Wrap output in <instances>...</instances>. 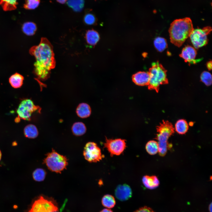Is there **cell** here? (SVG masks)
<instances>
[{
    "label": "cell",
    "instance_id": "cell-1",
    "mask_svg": "<svg viewBox=\"0 0 212 212\" xmlns=\"http://www.w3.org/2000/svg\"><path fill=\"white\" fill-rule=\"evenodd\" d=\"M30 54L34 57V72L38 79L45 80L49 77L51 70L56 65L53 47L46 38L41 39L39 44L31 47Z\"/></svg>",
    "mask_w": 212,
    "mask_h": 212
},
{
    "label": "cell",
    "instance_id": "cell-2",
    "mask_svg": "<svg viewBox=\"0 0 212 212\" xmlns=\"http://www.w3.org/2000/svg\"><path fill=\"white\" fill-rule=\"evenodd\" d=\"M194 29L191 19H176L170 24L168 31L171 43L180 47L190 37Z\"/></svg>",
    "mask_w": 212,
    "mask_h": 212
},
{
    "label": "cell",
    "instance_id": "cell-3",
    "mask_svg": "<svg viewBox=\"0 0 212 212\" xmlns=\"http://www.w3.org/2000/svg\"><path fill=\"white\" fill-rule=\"evenodd\" d=\"M166 72L167 70L158 61L153 62L148 72L150 77L148 89L155 90L158 92L160 85L168 84Z\"/></svg>",
    "mask_w": 212,
    "mask_h": 212
},
{
    "label": "cell",
    "instance_id": "cell-4",
    "mask_svg": "<svg viewBox=\"0 0 212 212\" xmlns=\"http://www.w3.org/2000/svg\"><path fill=\"white\" fill-rule=\"evenodd\" d=\"M174 128L171 123L168 121L163 120L157 127L158 133L156 139L158 145V153L162 156L166 154L169 146L168 140L174 132Z\"/></svg>",
    "mask_w": 212,
    "mask_h": 212
},
{
    "label": "cell",
    "instance_id": "cell-5",
    "mask_svg": "<svg viewBox=\"0 0 212 212\" xmlns=\"http://www.w3.org/2000/svg\"><path fill=\"white\" fill-rule=\"evenodd\" d=\"M46 156L43 160V163L50 170L61 173L62 171L66 169L68 160L66 156L59 154L53 149Z\"/></svg>",
    "mask_w": 212,
    "mask_h": 212
},
{
    "label": "cell",
    "instance_id": "cell-6",
    "mask_svg": "<svg viewBox=\"0 0 212 212\" xmlns=\"http://www.w3.org/2000/svg\"><path fill=\"white\" fill-rule=\"evenodd\" d=\"M39 109L40 107L35 105L31 100L24 99L21 102L16 110L18 117L15 121L17 122L20 119L30 120L33 113Z\"/></svg>",
    "mask_w": 212,
    "mask_h": 212
},
{
    "label": "cell",
    "instance_id": "cell-7",
    "mask_svg": "<svg viewBox=\"0 0 212 212\" xmlns=\"http://www.w3.org/2000/svg\"><path fill=\"white\" fill-rule=\"evenodd\" d=\"M58 208L51 200L40 196L32 204L28 212H57Z\"/></svg>",
    "mask_w": 212,
    "mask_h": 212
},
{
    "label": "cell",
    "instance_id": "cell-8",
    "mask_svg": "<svg viewBox=\"0 0 212 212\" xmlns=\"http://www.w3.org/2000/svg\"><path fill=\"white\" fill-rule=\"evenodd\" d=\"M211 30V28L209 26L193 30L189 37L195 48L198 49L208 44L207 35Z\"/></svg>",
    "mask_w": 212,
    "mask_h": 212
},
{
    "label": "cell",
    "instance_id": "cell-9",
    "mask_svg": "<svg viewBox=\"0 0 212 212\" xmlns=\"http://www.w3.org/2000/svg\"><path fill=\"white\" fill-rule=\"evenodd\" d=\"M83 155L85 158L90 163L100 161L104 158L101 150L97 144L94 142H88L84 149Z\"/></svg>",
    "mask_w": 212,
    "mask_h": 212
},
{
    "label": "cell",
    "instance_id": "cell-10",
    "mask_svg": "<svg viewBox=\"0 0 212 212\" xmlns=\"http://www.w3.org/2000/svg\"><path fill=\"white\" fill-rule=\"evenodd\" d=\"M126 147L125 140L121 139H112L106 138L104 143V148H106L111 156L120 155Z\"/></svg>",
    "mask_w": 212,
    "mask_h": 212
},
{
    "label": "cell",
    "instance_id": "cell-11",
    "mask_svg": "<svg viewBox=\"0 0 212 212\" xmlns=\"http://www.w3.org/2000/svg\"><path fill=\"white\" fill-rule=\"evenodd\" d=\"M115 193L117 199L123 201L127 200L131 197L132 191L129 186L123 184L117 186L115 190Z\"/></svg>",
    "mask_w": 212,
    "mask_h": 212
},
{
    "label": "cell",
    "instance_id": "cell-12",
    "mask_svg": "<svg viewBox=\"0 0 212 212\" xmlns=\"http://www.w3.org/2000/svg\"><path fill=\"white\" fill-rule=\"evenodd\" d=\"M196 54L197 51L195 48L191 46L187 45L183 48L179 56L186 62L193 63H196L195 59Z\"/></svg>",
    "mask_w": 212,
    "mask_h": 212
},
{
    "label": "cell",
    "instance_id": "cell-13",
    "mask_svg": "<svg viewBox=\"0 0 212 212\" xmlns=\"http://www.w3.org/2000/svg\"><path fill=\"white\" fill-rule=\"evenodd\" d=\"M132 80L136 85L140 86L148 85L149 81L148 72H139L133 74Z\"/></svg>",
    "mask_w": 212,
    "mask_h": 212
},
{
    "label": "cell",
    "instance_id": "cell-14",
    "mask_svg": "<svg viewBox=\"0 0 212 212\" xmlns=\"http://www.w3.org/2000/svg\"><path fill=\"white\" fill-rule=\"evenodd\" d=\"M142 181L144 186L147 188L150 189L156 188L160 183L158 178L154 175H145L142 178Z\"/></svg>",
    "mask_w": 212,
    "mask_h": 212
},
{
    "label": "cell",
    "instance_id": "cell-15",
    "mask_svg": "<svg viewBox=\"0 0 212 212\" xmlns=\"http://www.w3.org/2000/svg\"><path fill=\"white\" fill-rule=\"evenodd\" d=\"M85 38L87 43L89 45L94 46L99 41L100 37L99 34L96 31L91 29L87 32Z\"/></svg>",
    "mask_w": 212,
    "mask_h": 212
},
{
    "label": "cell",
    "instance_id": "cell-16",
    "mask_svg": "<svg viewBox=\"0 0 212 212\" xmlns=\"http://www.w3.org/2000/svg\"><path fill=\"white\" fill-rule=\"evenodd\" d=\"M76 112L79 117L82 118H86L91 114V108L88 104L82 103L79 104L77 107Z\"/></svg>",
    "mask_w": 212,
    "mask_h": 212
},
{
    "label": "cell",
    "instance_id": "cell-17",
    "mask_svg": "<svg viewBox=\"0 0 212 212\" xmlns=\"http://www.w3.org/2000/svg\"><path fill=\"white\" fill-rule=\"evenodd\" d=\"M24 80V77L18 73L11 75L9 78V82L12 87L18 88L22 85Z\"/></svg>",
    "mask_w": 212,
    "mask_h": 212
},
{
    "label": "cell",
    "instance_id": "cell-18",
    "mask_svg": "<svg viewBox=\"0 0 212 212\" xmlns=\"http://www.w3.org/2000/svg\"><path fill=\"white\" fill-rule=\"evenodd\" d=\"M24 132L26 137L30 139H34L37 138L39 134L37 127L32 124L26 125L24 128Z\"/></svg>",
    "mask_w": 212,
    "mask_h": 212
},
{
    "label": "cell",
    "instance_id": "cell-19",
    "mask_svg": "<svg viewBox=\"0 0 212 212\" xmlns=\"http://www.w3.org/2000/svg\"><path fill=\"white\" fill-rule=\"evenodd\" d=\"M86 130L85 125L81 122L74 123L72 127L73 134L76 136H80L83 135L86 132Z\"/></svg>",
    "mask_w": 212,
    "mask_h": 212
},
{
    "label": "cell",
    "instance_id": "cell-20",
    "mask_svg": "<svg viewBox=\"0 0 212 212\" xmlns=\"http://www.w3.org/2000/svg\"><path fill=\"white\" fill-rule=\"evenodd\" d=\"M67 6L74 11L79 12L83 9L85 4L84 0H68Z\"/></svg>",
    "mask_w": 212,
    "mask_h": 212
},
{
    "label": "cell",
    "instance_id": "cell-21",
    "mask_svg": "<svg viewBox=\"0 0 212 212\" xmlns=\"http://www.w3.org/2000/svg\"><path fill=\"white\" fill-rule=\"evenodd\" d=\"M22 29L24 34L28 36H32L37 30L36 24L32 22H27L24 23L22 26Z\"/></svg>",
    "mask_w": 212,
    "mask_h": 212
},
{
    "label": "cell",
    "instance_id": "cell-22",
    "mask_svg": "<svg viewBox=\"0 0 212 212\" xmlns=\"http://www.w3.org/2000/svg\"><path fill=\"white\" fill-rule=\"evenodd\" d=\"M18 0H0V5L5 11L15 9L18 4Z\"/></svg>",
    "mask_w": 212,
    "mask_h": 212
},
{
    "label": "cell",
    "instance_id": "cell-23",
    "mask_svg": "<svg viewBox=\"0 0 212 212\" xmlns=\"http://www.w3.org/2000/svg\"><path fill=\"white\" fill-rule=\"evenodd\" d=\"M175 128L176 131L179 134H183L188 131V124L184 120L180 119L176 122Z\"/></svg>",
    "mask_w": 212,
    "mask_h": 212
},
{
    "label": "cell",
    "instance_id": "cell-24",
    "mask_svg": "<svg viewBox=\"0 0 212 212\" xmlns=\"http://www.w3.org/2000/svg\"><path fill=\"white\" fill-rule=\"evenodd\" d=\"M102 203L105 207L110 209L114 207L116 204V201L113 196L110 194H106L102 198Z\"/></svg>",
    "mask_w": 212,
    "mask_h": 212
},
{
    "label": "cell",
    "instance_id": "cell-25",
    "mask_svg": "<svg viewBox=\"0 0 212 212\" xmlns=\"http://www.w3.org/2000/svg\"><path fill=\"white\" fill-rule=\"evenodd\" d=\"M154 44L156 49L160 52H163L168 47L166 39L160 37H157L155 39Z\"/></svg>",
    "mask_w": 212,
    "mask_h": 212
},
{
    "label": "cell",
    "instance_id": "cell-26",
    "mask_svg": "<svg viewBox=\"0 0 212 212\" xmlns=\"http://www.w3.org/2000/svg\"><path fill=\"white\" fill-rule=\"evenodd\" d=\"M145 149L147 152L150 155H154L158 151V145L157 142L150 140L146 144Z\"/></svg>",
    "mask_w": 212,
    "mask_h": 212
},
{
    "label": "cell",
    "instance_id": "cell-27",
    "mask_svg": "<svg viewBox=\"0 0 212 212\" xmlns=\"http://www.w3.org/2000/svg\"><path fill=\"white\" fill-rule=\"evenodd\" d=\"M46 172L44 169L38 168L35 170L33 173L32 176L33 179L36 181H42L45 179Z\"/></svg>",
    "mask_w": 212,
    "mask_h": 212
},
{
    "label": "cell",
    "instance_id": "cell-28",
    "mask_svg": "<svg viewBox=\"0 0 212 212\" xmlns=\"http://www.w3.org/2000/svg\"><path fill=\"white\" fill-rule=\"evenodd\" d=\"M85 14L83 21L87 25H94L96 23L97 19L94 14L87 11Z\"/></svg>",
    "mask_w": 212,
    "mask_h": 212
},
{
    "label": "cell",
    "instance_id": "cell-29",
    "mask_svg": "<svg viewBox=\"0 0 212 212\" xmlns=\"http://www.w3.org/2000/svg\"><path fill=\"white\" fill-rule=\"evenodd\" d=\"M201 81L207 86L211 85L212 84V75L211 73L207 71L203 72L201 74Z\"/></svg>",
    "mask_w": 212,
    "mask_h": 212
},
{
    "label": "cell",
    "instance_id": "cell-30",
    "mask_svg": "<svg viewBox=\"0 0 212 212\" xmlns=\"http://www.w3.org/2000/svg\"><path fill=\"white\" fill-rule=\"evenodd\" d=\"M40 0H25L24 7L27 9H34L39 6Z\"/></svg>",
    "mask_w": 212,
    "mask_h": 212
},
{
    "label": "cell",
    "instance_id": "cell-31",
    "mask_svg": "<svg viewBox=\"0 0 212 212\" xmlns=\"http://www.w3.org/2000/svg\"><path fill=\"white\" fill-rule=\"evenodd\" d=\"M134 212H154L150 208L144 206L139 208Z\"/></svg>",
    "mask_w": 212,
    "mask_h": 212
},
{
    "label": "cell",
    "instance_id": "cell-32",
    "mask_svg": "<svg viewBox=\"0 0 212 212\" xmlns=\"http://www.w3.org/2000/svg\"><path fill=\"white\" fill-rule=\"evenodd\" d=\"M207 67L209 70H211L212 69V62L211 61L208 62L207 64Z\"/></svg>",
    "mask_w": 212,
    "mask_h": 212
},
{
    "label": "cell",
    "instance_id": "cell-33",
    "mask_svg": "<svg viewBox=\"0 0 212 212\" xmlns=\"http://www.w3.org/2000/svg\"><path fill=\"white\" fill-rule=\"evenodd\" d=\"M100 212H113L110 209L106 208H104Z\"/></svg>",
    "mask_w": 212,
    "mask_h": 212
},
{
    "label": "cell",
    "instance_id": "cell-34",
    "mask_svg": "<svg viewBox=\"0 0 212 212\" xmlns=\"http://www.w3.org/2000/svg\"><path fill=\"white\" fill-rule=\"evenodd\" d=\"M68 0H56L58 3L61 4H64L67 2Z\"/></svg>",
    "mask_w": 212,
    "mask_h": 212
},
{
    "label": "cell",
    "instance_id": "cell-35",
    "mask_svg": "<svg viewBox=\"0 0 212 212\" xmlns=\"http://www.w3.org/2000/svg\"><path fill=\"white\" fill-rule=\"evenodd\" d=\"M209 210L210 211V212H212V203H211L210 205H209Z\"/></svg>",
    "mask_w": 212,
    "mask_h": 212
},
{
    "label": "cell",
    "instance_id": "cell-36",
    "mask_svg": "<svg viewBox=\"0 0 212 212\" xmlns=\"http://www.w3.org/2000/svg\"><path fill=\"white\" fill-rule=\"evenodd\" d=\"M1 151H0V160H1Z\"/></svg>",
    "mask_w": 212,
    "mask_h": 212
}]
</instances>
